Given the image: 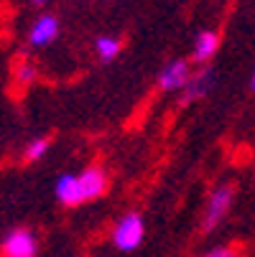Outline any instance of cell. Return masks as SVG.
<instances>
[{
    "label": "cell",
    "instance_id": "1",
    "mask_svg": "<svg viewBox=\"0 0 255 257\" xmlns=\"http://www.w3.org/2000/svg\"><path fill=\"white\" fill-rule=\"evenodd\" d=\"M110 178L102 166H87L79 173H61L54 183V196L61 206H82L105 196Z\"/></svg>",
    "mask_w": 255,
    "mask_h": 257
},
{
    "label": "cell",
    "instance_id": "2",
    "mask_svg": "<svg viewBox=\"0 0 255 257\" xmlns=\"http://www.w3.org/2000/svg\"><path fill=\"white\" fill-rule=\"evenodd\" d=\"M235 196H237V186L230 181L225 183H217V186L209 191L207 196V204H204V211H202V232H212L217 229L222 222H225V216L230 214L232 204H235Z\"/></svg>",
    "mask_w": 255,
    "mask_h": 257
},
{
    "label": "cell",
    "instance_id": "3",
    "mask_svg": "<svg viewBox=\"0 0 255 257\" xmlns=\"http://www.w3.org/2000/svg\"><path fill=\"white\" fill-rule=\"evenodd\" d=\"M113 244L120 252H135L145 239V222L138 211H125L113 227Z\"/></svg>",
    "mask_w": 255,
    "mask_h": 257
},
{
    "label": "cell",
    "instance_id": "4",
    "mask_svg": "<svg viewBox=\"0 0 255 257\" xmlns=\"http://www.w3.org/2000/svg\"><path fill=\"white\" fill-rule=\"evenodd\" d=\"M0 257H39V239L28 227H16L0 242Z\"/></svg>",
    "mask_w": 255,
    "mask_h": 257
},
{
    "label": "cell",
    "instance_id": "5",
    "mask_svg": "<svg viewBox=\"0 0 255 257\" xmlns=\"http://www.w3.org/2000/svg\"><path fill=\"white\" fill-rule=\"evenodd\" d=\"M192 64L187 59H171L161 71H158V77H156V84L161 92H181L189 79H192Z\"/></svg>",
    "mask_w": 255,
    "mask_h": 257
},
{
    "label": "cell",
    "instance_id": "6",
    "mask_svg": "<svg viewBox=\"0 0 255 257\" xmlns=\"http://www.w3.org/2000/svg\"><path fill=\"white\" fill-rule=\"evenodd\" d=\"M212 87H214V74H212V69H209V66H199L194 74H192L189 84L179 92V107H189V104L204 99V97L212 92Z\"/></svg>",
    "mask_w": 255,
    "mask_h": 257
},
{
    "label": "cell",
    "instance_id": "7",
    "mask_svg": "<svg viewBox=\"0 0 255 257\" xmlns=\"http://www.w3.org/2000/svg\"><path fill=\"white\" fill-rule=\"evenodd\" d=\"M59 33H61V21L54 13H41L28 28V44L33 49H44L59 39Z\"/></svg>",
    "mask_w": 255,
    "mask_h": 257
},
{
    "label": "cell",
    "instance_id": "8",
    "mask_svg": "<svg viewBox=\"0 0 255 257\" xmlns=\"http://www.w3.org/2000/svg\"><path fill=\"white\" fill-rule=\"evenodd\" d=\"M217 51H220V33H217V31L204 28V31H199V33L194 36L192 61H197L199 66H207V64L217 56Z\"/></svg>",
    "mask_w": 255,
    "mask_h": 257
},
{
    "label": "cell",
    "instance_id": "9",
    "mask_svg": "<svg viewBox=\"0 0 255 257\" xmlns=\"http://www.w3.org/2000/svg\"><path fill=\"white\" fill-rule=\"evenodd\" d=\"M92 49H95L97 59L107 64V61H115V59L120 56L123 44H120V39H115V36H97L95 44H92Z\"/></svg>",
    "mask_w": 255,
    "mask_h": 257
},
{
    "label": "cell",
    "instance_id": "10",
    "mask_svg": "<svg viewBox=\"0 0 255 257\" xmlns=\"http://www.w3.org/2000/svg\"><path fill=\"white\" fill-rule=\"evenodd\" d=\"M51 151V140L49 138H33L28 145H26V151H23V161L26 163H39L49 156Z\"/></svg>",
    "mask_w": 255,
    "mask_h": 257
},
{
    "label": "cell",
    "instance_id": "11",
    "mask_svg": "<svg viewBox=\"0 0 255 257\" xmlns=\"http://www.w3.org/2000/svg\"><path fill=\"white\" fill-rule=\"evenodd\" d=\"M13 79H16V84L28 87V84H33L36 79H39V69H36V64H31V61H18L16 69H13Z\"/></svg>",
    "mask_w": 255,
    "mask_h": 257
},
{
    "label": "cell",
    "instance_id": "12",
    "mask_svg": "<svg viewBox=\"0 0 255 257\" xmlns=\"http://www.w3.org/2000/svg\"><path fill=\"white\" fill-rule=\"evenodd\" d=\"M204 257H237V252H235L232 247H214V249H209Z\"/></svg>",
    "mask_w": 255,
    "mask_h": 257
},
{
    "label": "cell",
    "instance_id": "13",
    "mask_svg": "<svg viewBox=\"0 0 255 257\" xmlns=\"http://www.w3.org/2000/svg\"><path fill=\"white\" fill-rule=\"evenodd\" d=\"M31 3H33V6H46L49 0H31Z\"/></svg>",
    "mask_w": 255,
    "mask_h": 257
},
{
    "label": "cell",
    "instance_id": "14",
    "mask_svg": "<svg viewBox=\"0 0 255 257\" xmlns=\"http://www.w3.org/2000/svg\"><path fill=\"white\" fill-rule=\"evenodd\" d=\"M250 89L255 92V71H252V77H250Z\"/></svg>",
    "mask_w": 255,
    "mask_h": 257
}]
</instances>
